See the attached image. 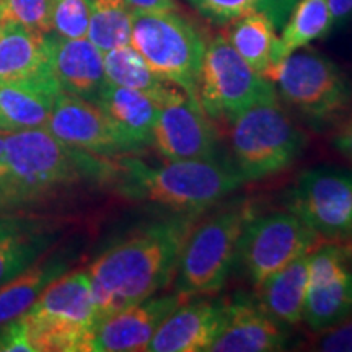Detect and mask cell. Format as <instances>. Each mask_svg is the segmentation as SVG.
<instances>
[{
    "mask_svg": "<svg viewBox=\"0 0 352 352\" xmlns=\"http://www.w3.org/2000/svg\"><path fill=\"white\" fill-rule=\"evenodd\" d=\"M192 226L195 215L153 223L109 246L87 267L98 323L170 285Z\"/></svg>",
    "mask_w": 352,
    "mask_h": 352,
    "instance_id": "6da1fadb",
    "label": "cell"
},
{
    "mask_svg": "<svg viewBox=\"0 0 352 352\" xmlns=\"http://www.w3.org/2000/svg\"><path fill=\"white\" fill-rule=\"evenodd\" d=\"M113 160L69 147L46 127L6 134L0 210L38 204L83 182H109Z\"/></svg>",
    "mask_w": 352,
    "mask_h": 352,
    "instance_id": "7a4b0ae2",
    "label": "cell"
},
{
    "mask_svg": "<svg viewBox=\"0 0 352 352\" xmlns=\"http://www.w3.org/2000/svg\"><path fill=\"white\" fill-rule=\"evenodd\" d=\"M109 182L127 199L151 202L195 217L245 184L232 162L217 157L164 165H147L131 157L118 158L113 160Z\"/></svg>",
    "mask_w": 352,
    "mask_h": 352,
    "instance_id": "3957f363",
    "label": "cell"
},
{
    "mask_svg": "<svg viewBox=\"0 0 352 352\" xmlns=\"http://www.w3.org/2000/svg\"><path fill=\"white\" fill-rule=\"evenodd\" d=\"M21 320L34 352H87L98 324L87 270L57 277Z\"/></svg>",
    "mask_w": 352,
    "mask_h": 352,
    "instance_id": "277c9868",
    "label": "cell"
},
{
    "mask_svg": "<svg viewBox=\"0 0 352 352\" xmlns=\"http://www.w3.org/2000/svg\"><path fill=\"white\" fill-rule=\"evenodd\" d=\"M232 165L245 183L287 170L300 157L307 138L277 96L250 107L232 122Z\"/></svg>",
    "mask_w": 352,
    "mask_h": 352,
    "instance_id": "5b68a950",
    "label": "cell"
},
{
    "mask_svg": "<svg viewBox=\"0 0 352 352\" xmlns=\"http://www.w3.org/2000/svg\"><path fill=\"white\" fill-rule=\"evenodd\" d=\"M252 204H233L192 226L175 272V292L184 297L215 294L227 283Z\"/></svg>",
    "mask_w": 352,
    "mask_h": 352,
    "instance_id": "8992f818",
    "label": "cell"
},
{
    "mask_svg": "<svg viewBox=\"0 0 352 352\" xmlns=\"http://www.w3.org/2000/svg\"><path fill=\"white\" fill-rule=\"evenodd\" d=\"M131 46L157 76L197 98L208 43L195 23L176 10L145 12L132 8Z\"/></svg>",
    "mask_w": 352,
    "mask_h": 352,
    "instance_id": "52a82bcc",
    "label": "cell"
},
{
    "mask_svg": "<svg viewBox=\"0 0 352 352\" xmlns=\"http://www.w3.org/2000/svg\"><path fill=\"white\" fill-rule=\"evenodd\" d=\"M274 83L287 107L315 122L334 120L352 101V87L344 72L307 46L280 63Z\"/></svg>",
    "mask_w": 352,
    "mask_h": 352,
    "instance_id": "ba28073f",
    "label": "cell"
},
{
    "mask_svg": "<svg viewBox=\"0 0 352 352\" xmlns=\"http://www.w3.org/2000/svg\"><path fill=\"white\" fill-rule=\"evenodd\" d=\"M274 96V83L250 67L226 36L210 39L197 87V98L210 120L232 122L250 107Z\"/></svg>",
    "mask_w": 352,
    "mask_h": 352,
    "instance_id": "9c48e42d",
    "label": "cell"
},
{
    "mask_svg": "<svg viewBox=\"0 0 352 352\" xmlns=\"http://www.w3.org/2000/svg\"><path fill=\"white\" fill-rule=\"evenodd\" d=\"M321 239L290 210L253 215L239 243V254L254 287L294 259L310 253Z\"/></svg>",
    "mask_w": 352,
    "mask_h": 352,
    "instance_id": "30bf717a",
    "label": "cell"
},
{
    "mask_svg": "<svg viewBox=\"0 0 352 352\" xmlns=\"http://www.w3.org/2000/svg\"><path fill=\"white\" fill-rule=\"evenodd\" d=\"M287 208L328 243L352 241V171L316 166L298 176Z\"/></svg>",
    "mask_w": 352,
    "mask_h": 352,
    "instance_id": "8fae6325",
    "label": "cell"
},
{
    "mask_svg": "<svg viewBox=\"0 0 352 352\" xmlns=\"http://www.w3.org/2000/svg\"><path fill=\"white\" fill-rule=\"evenodd\" d=\"M352 315V267L340 243H327L308 258V292L303 321L314 333Z\"/></svg>",
    "mask_w": 352,
    "mask_h": 352,
    "instance_id": "7c38bea8",
    "label": "cell"
},
{
    "mask_svg": "<svg viewBox=\"0 0 352 352\" xmlns=\"http://www.w3.org/2000/svg\"><path fill=\"white\" fill-rule=\"evenodd\" d=\"M46 129L69 147L94 155L116 157L138 152L98 104L64 91L57 96Z\"/></svg>",
    "mask_w": 352,
    "mask_h": 352,
    "instance_id": "4fadbf2b",
    "label": "cell"
},
{
    "mask_svg": "<svg viewBox=\"0 0 352 352\" xmlns=\"http://www.w3.org/2000/svg\"><path fill=\"white\" fill-rule=\"evenodd\" d=\"M152 145L165 160H206L217 157V134L199 100L182 94L162 104Z\"/></svg>",
    "mask_w": 352,
    "mask_h": 352,
    "instance_id": "5bb4252c",
    "label": "cell"
},
{
    "mask_svg": "<svg viewBox=\"0 0 352 352\" xmlns=\"http://www.w3.org/2000/svg\"><path fill=\"white\" fill-rule=\"evenodd\" d=\"M188 297L170 294L148 297L100 321L91 333L87 352L145 351L166 316Z\"/></svg>",
    "mask_w": 352,
    "mask_h": 352,
    "instance_id": "9a60e30c",
    "label": "cell"
},
{
    "mask_svg": "<svg viewBox=\"0 0 352 352\" xmlns=\"http://www.w3.org/2000/svg\"><path fill=\"white\" fill-rule=\"evenodd\" d=\"M227 300L197 298L184 300L166 316L152 341L148 352H209L226 323Z\"/></svg>",
    "mask_w": 352,
    "mask_h": 352,
    "instance_id": "2e32d148",
    "label": "cell"
},
{
    "mask_svg": "<svg viewBox=\"0 0 352 352\" xmlns=\"http://www.w3.org/2000/svg\"><path fill=\"white\" fill-rule=\"evenodd\" d=\"M57 235L50 219L0 210V287L50 252Z\"/></svg>",
    "mask_w": 352,
    "mask_h": 352,
    "instance_id": "e0dca14e",
    "label": "cell"
},
{
    "mask_svg": "<svg viewBox=\"0 0 352 352\" xmlns=\"http://www.w3.org/2000/svg\"><path fill=\"white\" fill-rule=\"evenodd\" d=\"M50 69L64 94L96 101L107 85L103 52L88 38L69 39L56 33L46 34Z\"/></svg>",
    "mask_w": 352,
    "mask_h": 352,
    "instance_id": "ac0fdd59",
    "label": "cell"
},
{
    "mask_svg": "<svg viewBox=\"0 0 352 352\" xmlns=\"http://www.w3.org/2000/svg\"><path fill=\"white\" fill-rule=\"evenodd\" d=\"M287 334L283 324L258 303L245 297L227 300L226 323L209 352H274L284 351Z\"/></svg>",
    "mask_w": 352,
    "mask_h": 352,
    "instance_id": "d6986e66",
    "label": "cell"
},
{
    "mask_svg": "<svg viewBox=\"0 0 352 352\" xmlns=\"http://www.w3.org/2000/svg\"><path fill=\"white\" fill-rule=\"evenodd\" d=\"M63 94L52 74L0 83V132L10 134L46 127L57 96Z\"/></svg>",
    "mask_w": 352,
    "mask_h": 352,
    "instance_id": "ffe728a7",
    "label": "cell"
},
{
    "mask_svg": "<svg viewBox=\"0 0 352 352\" xmlns=\"http://www.w3.org/2000/svg\"><path fill=\"white\" fill-rule=\"evenodd\" d=\"M95 103L138 151L152 145L153 124L162 108L155 98L144 91L107 82Z\"/></svg>",
    "mask_w": 352,
    "mask_h": 352,
    "instance_id": "44dd1931",
    "label": "cell"
},
{
    "mask_svg": "<svg viewBox=\"0 0 352 352\" xmlns=\"http://www.w3.org/2000/svg\"><path fill=\"white\" fill-rule=\"evenodd\" d=\"M308 258L302 254L258 285V305L277 323L294 327L303 321L308 292Z\"/></svg>",
    "mask_w": 352,
    "mask_h": 352,
    "instance_id": "7402d4cb",
    "label": "cell"
},
{
    "mask_svg": "<svg viewBox=\"0 0 352 352\" xmlns=\"http://www.w3.org/2000/svg\"><path fill=\"white\" fill-rule=\"evenodd\" d=\"M51 74L46 34L6 23L0 26V83Z\"/></svg>",
    "mask_w": 352,
    "mask_h": 352,
    "instance_id": "603a6c76",
    "label": "cell"
},
{
    "mask_svg": "<svg viewBox=\"0 0 352 352\" xmlns=\"http://www.w3.org/2000/svg\"><path fill=\"white\" fill-rule=\"evenodd\" d=\"M226 38L250 67L274 83L280 65L279 38L276 21L266 12H253L233 20Z\"/></svg>",
    "mask_w": 352,
    "mask_h": 352,
    "instance_id": "cb8c5ba5",
    "label": "cell"
},
{
    "mask_svg": "<svg viewBox=\"0 0 352 352\" xmlns=\"http://www.w3.org/2000/svg\"><path fill=\"white\" fill-rule=\"evenodd\" d=\"M69 266L70 259L65 254H52L50 250L36 263L3 284L0 287V324L23 315L47 285L69 271Z\"/></svg>",
    "mask_w": 352,
    "mask_h": 352,
    "instance_id": "d4e9b609",
    "label": "cell"
},
{
    "mask_svg": "<svg viewBox=\"0 0 352 352\" xmlns=\"http://www.w3.org/2000/svg\"><path fill=\"white\" fill-rule=\"evenodd\" d=\"M103 65L104 76L109 83L144 91L160 104L168 103L184 94L182 88L157 76L131 44L103 52Z\"/></svg>",
    "mask_w": 352,
    "mask_h": 352,
    "instance_id": "484cf974",
    "label": "cell"
},
{
    "mask_svg": "<svg viewBox=\"0 0 352 352\" xmlns=\"http://www.w3.org/2000/svg\"><path fill=\"white\" fill-rule=\"evenodd\" d=\"M333 26L328 0H298L279 38L280 63L315 39L327 36Z\"/></svg>",
    "mask_w": 352,
    "mask_h": 352,
    "instance_id": "4316f807",
    "label": "cell"
},
{
    "mask_svg": "<svg viewBox=\"0 0 352 352\" xmlns=\"http://www.w3.org/2000/svg\"><path fill=\"white\" fill-rule=\"evenodd\" d=\"M90 23L87 38L101 52L131 44L132 7L126 0H88Z\"/></svg>",
    "mask_w": 352,
    "mask_h": 352,
    "instance_id": "83f0119b",
    "label": "cell"
},
{
    "mask_svg": "<svg viewBox=\"0 0 352 352\" xmlns=\"http://www.w3.org/2000/svg\"><path fill=\"white\" fill-rule=\"evenodd\" d=\"M197 12L215 23L230 21L253 12H266L277 25V16H283L289 0H188Z\"/></svg>",
    "mask_w": 352,
    "mask_h": 352,
    "instance_id": "f1b7e54d",
    "label": "cell"
},
{
    "mask_svg": "<svg viewBox=\"0 0 352 352\" xmlns=\"http://www.w3.org/2000/svg\"><path fill=\"white\" fill-rule=\"evenodd\" d=\"M52 0H0V25L15 23L43 34L52 33Z\"/></svg>",
    "mask_w": 352,
    "mask_h": 352,
    "instance_id": "f546056e",
    "label": "cell"
},
{
    "mask_svg": "<svg viewBox=\"0 0 352 352\" xmlns=\"http://www.w3.org/2000/svg\"><path fill=\"white\" fill-rule=\"evenodd\" d=\"M52 33L63 38H87L90 23L88 0H52Z\"/></svg>",
    "mask_w": 352,
    "mask_h": 352,
    "instance_id": "4dcf8cb0",
    "label": "cell"
},
{
    "mask_svg": "<svg viewBox=\"0 0 352 352\" xmlns=\"http://www.w3.org/2000/svg\"><path fill=\"white\" fill-rule=\"evenodd\" d=\"M311 349L327 352H352V315L331 328L316 333Z\"/></svg>",
    "mask_w": 352,
    "mask_h": 352,
    "instance_id": "1f68e13d",
    "label": "cell"
},
{
    "mask_svg": "<svg viewBox=\"0 0 352 352\" xmlns=\"http://www.w3.org/2000/svg\"><path fill=\"white\" fill-rule=\"evenodd\" d=\"M0 352H34L21 316L0 324Z\"/></svg>",
    "mask_w": 352,
    "mask_h": 352,
    "instance_id": "d6a6232c",
    "label": "cell"
},
{
    "mask_svg": "<svg viewBox=\"0 0 352 352\" xmlns=\"http://www.w3.org/2000/svg\"><path fill=\"white\" fill-rule=\"evenodd\" d=\"M334 147L352 164V118H349L333 138Z\"/></svg>",
    "mask_w": 352,
    "mask_h": 352,
    "instance_id": "836d02e7",
    "label": "cell"
},
{
    "mask_svg": "<svg viewBox=\"0 0 352 352\" xmlns=\"http://www.w3.org/2000/svg\"><path fill=\"white\" fill-rule=\"evenodd\" d=\"M134 10L145 12H170L178 10L176 0H126Z\"/></svg>",
    "mask_w": 352,
    "mask_h": 352,
    "instance_id": "e575fe53",
    "label": "cell"
},
{
    "mask_svg": "<svg viewBox=\"0 0 352 352\" xmlns=\"http://www.w3.org/2000/svg\"><path fill=\"white\" fill-rule=\"evenodd\" d=\"M328 7L333 16V25L346 23L352 19V0H328Z\"/></svg>",
    "mask_w": 352,
    "mask_h": 352,
    "instance_id": "d590c367",
    "label": "cell"
},
{
    "mask_svg": "<svg viewBox=\"0 0 352 352\" xmlns=\"http://www.w3.org/2000/svg\"><path fill=\"white\" fill-rule=\"evenodd\" d=\"M6 176V134L0 132V184Z\"/></svg>",
    "mask_w": 352,
    "mask_h": 352,
    "instance_id": "8d00e7d4",
    "label": "cell"
},
{
    "mask_svg": "<svg viewBox=\"0 0 352 352\" xmlns=\"http://www.w3.org/2000/svg\"><path fill=\"white\" fill-rule=\"evenodd\" d=\"M342 252H344V256L347 259V263H349V266L352 267V241H347V243H340Z\"/></svg>",
    "mask_w": 352,
    "mask_h": 352,
    "instance_id": "74e56055",
    "label": "cell"
},
{
    "mask_svg": "<svg viewBox=\"0 0 352 352\" xmlns=\"http://www.w3.org/2000/svg\"><path fill=\"white\" fill-rule=\"evenodd\" d=\"M0 26H2V25H0Z\"/></svg>",
    "mask_w": 352,
    "mask_h": 352,
    "instance_id": "f35d334b",
    "label": "cell"
}]
</instances>
